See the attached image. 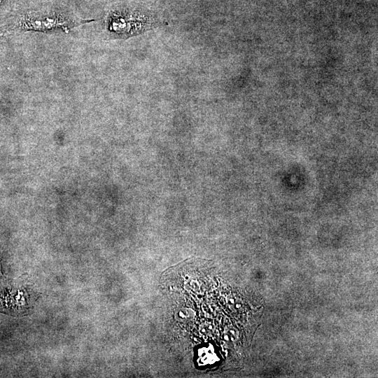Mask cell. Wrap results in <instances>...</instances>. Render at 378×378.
<instances>
[{"label":"cell","mask_w":378,"mask_h":378,"mask_svg":"<svg viewBox=\"0 0 378 378\" xmlns=\"http://www.w3.org/2000/svg\"><path fill=\"white\" fill-rule=\"evenodd\" d=\"M74 22L57 14L40 15L31 13L24 15L18 22V26L23 29L34 30H48L57 27L67 29L75 26Z\"/></svg>","instance_id":"obj_1"},{"label":"cell","mask_w":378,"mask_h":378,"mask_svg":"<svg viewBox=\"0 0 378 378\" xmlns=\"http://www.w3.org/2000/svg\"><path fill=\"white\" fill-rule=\"evenodd\" d=\"M1 0H0V4H1Z\"/></svg>","instance_id":"obj_2"}]
</instances>
